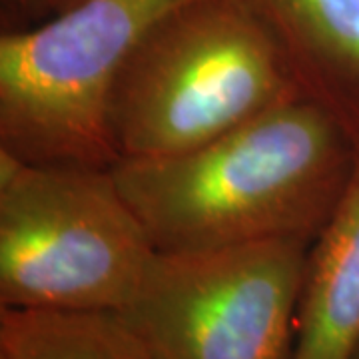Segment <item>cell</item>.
Returning a JSON list of instances; mask_svg holds the SVG:
<instances>
[{
    "mask_svg": "<svg viewBox=\"0 0 359 359\" xmlns=\"http://www.w3.org/2000/svg\"><path fill=\"white\" fill-rule=\"evenodd\" d=\"M359 148L304 94L204 146L112 166L156 252H210L320 236L346 192Z\"/></svg>",
    "mask_w": 359,
    "mask_h": 359,
    "instance_id": "6da1fadb",
    "label": "cell"
},
{
    "mask_svg": "<svg viewBox=\"0 0 359 359\" xmlns=\"http://www.w3.org/2000/svg\"><path fill=\"white\" fill-rule=\"evenodd\" d=\"M299 94L238 0H192L150 30L116 84L118 162L190 152Z\"/></svg>",
    "mask_w": 359,
    "mask_h": 359,
    "instance_id": "7a4b0ae2",
    "label": "cell"
},
{
    "mask_svg": "<svg viewBox=\"0 0 359 359\" xmlns=\"http://www.w3.org/2000/svg\"><path fill=\"white\" fill-rule=\"evenodd\" d=\"M154 254L112 168L0 152V308L122 311Z\"/></svg>",
    "mask_w": 359,
    "mask_h": 359,
    "instance_id": "3957f363",
    "label": "cell"
},
{
    "mask_svg": "<svg viewBox=\"0 0 359 359\" xmlns=\"http://www.w3.org/2000/svg\"><path fill=\"white\" fill-rule=\"evenodd\" d=\"M192 0H82L0 36V152L30 164L118 162V80L160 20Z\"/></svg>",
    "mask_w": 359,
    "mask_h": 359,
    "instance_id": "277c9868",
    "label": "cell"
},
{
    "mask_svg": "<svg viewBox=\"0 0 359 359\" xmlns=\"http://www.w3.org/2000/svg\"><path fill=\"white\" fill-rule=\"evenodd\" d=\"M309 244L156 252L118 311L148 359H294Z\"/></svg>",
    "mask_w": 359,
    "mask_h": 359,
    "instance_id": "5b68a950",
    "label": "cell"
},
{
    "mask_svg": "<svg viewBox=\"0 0 359 359\" xmlns=\"http://www.w3.org/2000/svg\"><path fill=\"white\" fill-rule=\"evenodd\" d=\"M278 48L299 92L359 148V0H238Z\"/></svg>",
    "mask_w": 359,
    "mask_h": 359,
    "instance_id": "8992f818",
    "label": "cell"
},
{
    "mask_svg": "<svg viewBox=\"0 0 359 359\" xmlns=\"http://www.w3.org/2000/svg\"><path fill=\"white\" fill-rule=\"evenodd\" d=\"M359 347V162L330 222L311 242L294 359H353Z\"/></svg>",
    "mask_w": 359,
    "mask_h": 359,
    "instance_id": "52a82bcc",
    "label": "cell"
},
{
    "mask_svg": "<svg viewBox=\"0 0 359 359\" xmlns=\"http://www.w3.org/2000/svg\"><path fill=\"white\" fill-rule=\"evenodd\" d=\"M0 359H148L118 311L0 308Z\"/></svg>",
    "mask_w": 359,
    "mask_h": 359,
    "instance_id": "ba28073f",
    "label": "cell"
},
{
    "mask_svg": "<svg viewBox=\"0 0 359 359\" xmlns=\"http://www.w3.org/2000/svg\"><path fill=\"white\" fill-rule=\"evenodd\" d=\"M16 2L22 11H30V13L36 14H56L65 13L68 8L80 4L82 0H13Z\"/></svg>",
    "mask_w": 359,
    "mask_h": 359,
    "instance_id": "9c48e42d",
    "label": "cell"
},
{
    "mask_svg": "<svg viewBox=\"0 0 359 359\" xmlns=\"http://www.w3.org/2000/svg\"><path fill=\"white\" fill-rule=\"evenodd\" d=\"M353 359H359V347H358V351H355V355H353Z\"/></svg>",
    "mask_w": 359,
    "mask_h": 359,
    "instance_id": "30bf717a",
    "label": "cell"
}]
</instances>
